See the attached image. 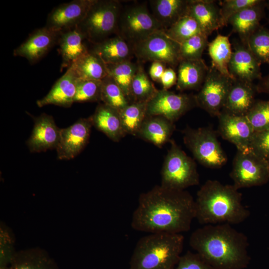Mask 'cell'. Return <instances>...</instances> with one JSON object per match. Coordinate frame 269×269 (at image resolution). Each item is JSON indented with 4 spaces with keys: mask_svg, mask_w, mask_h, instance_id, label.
<instances>
[{
    "mask_svg": "<svg viewBox=\"0 0 269 269\" xmlns=\"http://www.w3.org/2000/svg\"><path fill=\"white\" fill-rule=\"evenodd\" d=\"M194 219L195 200L190 193L159 185L139 195L131 226L149 233L181 234L190 229Z\"/></svg>",
    "mask_w": 269,
    "mask_h": 269,
    "instance_id": "1",
    "label": "cell"
},
{
    "mask_svg": "<svg viewBox=\"0 0 269 269\" xmlns=\"http://www.w3.org/2000/svg\"><path fill=\"white\" fill-rule=\"evenodd\" d=\"M231 225H205L190 236V247L214 269H245L250 263L248 237Z\"/></svg>",
    "mask_w": 269,
    "mask_h": 269,
    "instance_id": "2",
    "label": "cell"
},
{
    "mask_svg": "<svg viewBox=\"0 0 269 269\" xmlns=\"http://www.w3.org/2000/svg\"><path fill=\"white\" fill-rule=\"evenodd\" d=\"M233 184L209 179L197 193L195 219L202 225L239 224L250 212L242 202V194Z\"/></svg>",
    "mask_w": 269,
    "mask_h": 269,
    "instance_id": "3",
    "label": "cell"
},
{
    "mask_svg": "<svg viewBox=\"0 0 269 269\" xmlns=\"http://www.w3.org/2000/svg\"><path fill=\"white\" fill-rule=\"evenodd\" d=\"M184 242L182 234L149 233L137 242L128 269H174Z\"/></svg>",
    "mask_w": 269,
    "mask_h": 269,
    "instance_id": "4",
    "label": "cell"
},
{
    "mask_svg": "<svg viewBox=\"0 0 269 269\" xmlns=\"http://www.w3.org/2000/svg\"><path fill=\"white\" fill-rule=\"evenodd\" d=\"M170 143L161 171L160 185L168 189L184 190L198 185L199 174L194 160L174 140L171 139Z\"/></svg>",
    "mask_w": 269,
    "mask_h": 269,
    "instance_id": "5",
    "label": "cell"
},
{
    "mask_svg": "<svg viewBox=\"0 0 269 269\" xmlns=\"http://www.w3.org/2000/svg\"><path fill=\"white\" fill-rule=\"evenodd\" d=\"M121 3L115 0H94L85 17L78 26L86 39L100 42L117 34Z\"/></svg>",
    "mask_w": 269,
    "mask_h": 269,
    "instance_id": "6",
    "label": "cell"
},
{
    "mask_svg": "<svg viewBox=\"0 0 269 269\" xmlns=\"http://www.w3.org/2000/svg\"><path fill=\"white\" fill-rule=\"evenodd\" d=\"M183 141L194 158L203 166L219 168L227 162V156L210 127L193 129L187 126L183 131Z\"/></svg>",
    "mask_w": 269,
    "mask_h": 269,
    "instance_id": "7",
    "label": "cell"
},
{
    "mask_svg": "<svg viewBox=\"0 0 269 269\" xmlns=\"http://www.w3.org/2000/svg\"><path fill=\"white\" fill-rule=\"evenodd\" d=\"M164 30L145 4L128 6L122 10L119 18L117 35L133 46L152 33Z\"/></svg>",
    "mask_w": 269,
    "mask_h": 269,
    "instance_id": "8",
    "label": "cell"
},
{
    "mask_svg": "<svg viewBox=\"0 0 269 269\" xmlns=\"http://www.w3.org/2000/svg\"><path fill=\"white\" fill-rule=\"evenodd\" d=\"M230 176L238 189L264 185L269 180L267 159L250 148L237 150Z\"/></svg>",
    "mask_w": 269,
    "mask_h": 269,
    "instance_id": "9",
    "label": "cell"
},
{
    "mask_svg": "<svg viewBox=\"0 0 269 269\" xmlns=\"http://www.w3.org/2000/svg\"><path fill=\"white\" fill-rule=\"evenodd\" d=\"M134 54L143 61H160L171 67L178 66L181 61L180 44L173 40L164 30L156 31L133 45Z\"/></svg>",
    "mask_w": 269,
    "mask_h": 269,
    "instance_id": "10",
    "label": "cell"
},
{
    "mask_svg": "<svg viewBox=\"0 0 269 269\" xmlns=\"http://www.w3.org/2000/svg\"><path fill=\"white\" fill-rule=\"evenodd\" d=\"M233 80L211 66L201 88L195 95L197 106L210 116L218 117L223 108Z\"/></svg>",
    "mask_w": 269,
    "mask_h": 269,
    "instance_id": "11",
    "label": "cell"
},
{
    "mask_svg": "<svg viewBox=\"0 0 269 269\" xmlns=\"http://www.w3.org/2000/svg\"><path fill=\"white\" fill-rule=\"evenodd\" d=\"M196 106L195 95L162 89L147 102L146 115L162 116L174 123Z\"/></svg>",
    "mask_w": 269,
    "mask_h": 269,
    "instance_id": "12",
    "label": "cell"
},
{
    "mask_svg": "<svg viewBox=\"0 0 269 269\" xmlns=\"http://www.w3.org/2000/svg\"><path fill=\"white\" fill-rule=\"evenodd\" d=\"M92 126L90 117L80 118L69 127L61 129L56 148L58 159L70 160L80 153L88 143Z\"/></svg>",
    "mask_w": 269,
    "mask_h": 269,
    "instance_id": "13",
    "label": "cell"
},
{
    "mask_svg": "<svg viewBox=\"0 0 269 269\" xmlns=\"http://www.w3.org/2000/svg\"><path fill=\"white\" fill-rule=\"evenodd\" d=\"M94 0H73L55 7L48 15L47 28L63 32L78 26Z\"/></svg>",
    "mask_w": 269,
    "mask_h": 269,
    "instance_id": "14",
    "label": "cell"
},
{
    "mask_svg": "<svg viewBox=\"0 0 269 269\" xmlns=\"http://www.w3.org/2000/svg\"><path fill=\"white\" fill-rule=\"evenodd\" d=\"M217 117L218 133L223 138L234 144L237 150L250 148L255 132L246 116L221 111Z\"/></svg>",
    "mask_w": 269,
    "mask_h": 269,
    "instance_id": "15",
    "label": "cell"
},
{
    "mask_svg": "<svg viewBox=\"0 0 269 269\" xmlns=\"http://www.w3.org/2000/svg\"><path fill=\"white\" fill-rule=\"evenodd\" d=\"M61 32L45 26L36 29L14 50L13 55L25 58L30 63H35L58 44Z\"/></svg>",
    "mask_w": 269,
    "mask_h": 269,
    "instance_id": "16",
    "label": "cell"
},
{
    "mask_svg": "<svg viewBox=\"0 0 269 269\" xmlns=\"http://www.w3.org/2000/svg\"><path fill=\"white\" fill-rule=\"evenodd\" d=\"M61 129L52 116L42 113L34 119L31 134L26 141L31 152H41L56 149L60 137Z\"/></svg>",
    "mask_w": 269,
    "mask_h": 269,
    "instance_id": "17",
    "label": "cell"
},
{
    "mask_svg": "<svg viewBox=\"0 0 269 269\" xmlns=\"http://www.w3.org/2000/svg\"><path fill=\"white\" fill-rule=\"evenodd\" d=\"M230 60L228 69L233 79L253 82L262 78L261 63L247 45L237 43Z\"/></svg>",
    "mask_w": 269,
    "mask_h": 269,
    "instance_id": "18",
    "label": "cell"
},
{
    "mask_svg": "<svg viewBox=\"0 0 269 269\" xmlns=\"http://www.w3.org/2000/svg\"><path fill=\"white\" fill-rule=\"evenodd\" d=\"M257 86L253 82L233 79L222 111L246 116L256 100Z\"/></svg>",
    "mask_w": 269,
    "mask_h": 269,
    "instance_id": "19",
    "label": "cell"
},
{
    "mask_svg": "<svg viewBox=\"0 0 269 269\" xmlns=\"http://www.w3.org/2000/svg\"><path fill=\"white\" fill-rule=\"evenodd\" d=\"M78 80L72 70L68 68L47 95L37 101V106L43 107L54 105L64 108L70 107L74 103Z\"/></svg>",
    "mask_w": 269,
    "mask_h": 269,
    "instance_id": "20",
    "label": "cell"
},
{
    "mask_svg": "<svg viewBox=\"0 0 269 269\" xmlns=\"http://www.w3.org/2000/svg\"><path fill=\"white\" fill-rule=\"evenodd\" d=\"M186 14L196 20L203 33L208 36L224 26L220 7L214 0H188Z\"/></svg>",
    "mask_w": 269,
    "mask_h": 269,
    "instance_id": "21",
    "label": "cell"
},
{
    "mask_svg": "<svg viewBox=\"0 0 269 269\" xmlns=\"http://www.w3.org/2000/svg\"><path fill=\"white\" fill-rule=\"evenodd\" d=\"M85 40L87 39L84 34L78 26L61 32L57 44L62 58L61 71L69 68L78 58L89 51Z\"/></svg>",
    "mask_w": 269,
    "mask_h": 269,
    "instance_id": "22",
    "label": "cell"
},
{
    "mask_svg": "<svg viewBox=\"0 0 269 269\" xmlns=\"http://www.w3.org/2000/svg\"><path fill=\"white\" fill-rule=\"evenodd\" d=\"M90 118L93 126L114 142H119L126 135L120 112L103 103L97 106Z\"/></svg>",
    "mask_w": 269,
    "mask_h": 269,
    "instance_id": "23",
    "label": "cell"
},
{
    "mask_svg": "<svg viewBox=\"0 0 269 269\" xmlns=\"http://www.w3.org/2000/svg\"><path fill=\"white\" fill-rule=\"evenodd\" d=\"M90 51L99 57L105 64L131 60L134 54L132 46L117 35L94 44Z\"/></svg>",
    "mask_w": 269,
    "mask_h": 269,
    "instance_id": "24",
    "label": "cell"
},
{
    "mask_svg": "<svg viewBox=\"0 0 269 269\" xmlns=\"http://www.w3.org/2000/svg\"><path fill=\"white\" fill-rule=\"evenodd\" d=\"M174 123L159 116H146L136 137L150 142L158 147L171 140L174 131Z\"/></svg>",
    "mask_w": 269,
    "mask_h": 269,
    "instance_id": "25",
    "label": "cell"
},
{
    "mask_svg": "<svg viewBox=\"0 0 269 269\" xmlns=\"http://www.w3.org/2000/svg\"><path fill=\"white\" fill-rule=\"evenodd\" d=\"M178 66L176 89L180 91L199 90L209 68L203 60H182Z\"/></svg>",
    "mask_w": 269,
    "mask_h": 269,
    "instance_id": "26",
    "label": "cell"
},
{
    "mask_svg": "<svg viewBox=\"0 0 269 269\" xmlns=\"http://www.w3.org/2000/svg\"><path fill=\"white\" fill-rule=\"evenodd\" d=\"M266 1L244 8L233 15L228 24L232 25L233 31L237 33L242 42L246 45L250 36L260 26L263 17Z\"/></svg>",
    "mask_w": 269,
    "mask_h": 269,
    "instance_id": "27",
    "label": "cell"
},
{
    "mask_svg": "<svg viewBox=\"0 0 269 269\" xmlns=\"http://www.w3.org/2000/svg\"><path fill=\"white\" fill-rule=\"evenodd\" d=\"M6 269H59L46 251L34 248L16 252Z\"/></svg>",
    "mask_w": 269,
    "mask_h": 269,
    "instance_id": "28",
    "label": "cell"
},
{
    "mask_svg": "<svg viewBox=\"0 0 269 269\" xmlns=\"http://www.w3.org/2000/svg\"><path fill=\"white\" fill-rule=\"evenodd\" d=\"M149 3L152 14L165 30L187 13L188 0H152Z\"/></svg>",
    "mask_w": 269,
    "mask_h": 269,
    "instance_id": "29",
    "label": "cell"
},
{
    "mask_svg": "<svg viewBox=\"0 0 269 269\" xmlns=\"http://www.w3.org/2000/svg\"><path fill=\"white\" fill-rule=\"evenodd\" d=\"M69 68L80 79L102 80L108 76L106 64L90 51L78 58Z\"/></svg>",
    "mask_w": 269,
    "mask_h": 269,
    "instance_id": "30",
    "label": "cell"
},
{
    "mask_svg": "<svg viewBox=\"0 0 269 269\" xmlns=\"http://www.w3.org/2000/svg\"><path fill=\"white\" fill-rule=\"evenodd\" d=\"M208 47L209 55L212 60L211 66L222 74L233 79L228 69L233 52L229 37L218 34L208 43Z\"/></svg>",
    "mask_w": 269,
    "mask_h": 269,
    "instance_id": "31",
    "label": "cell"
},
{
    "mask_svg": "<svg viewBox=\"0 0 269 269\" xmlns=\"http://www.w3.org/2000/svg\"><path fill=\"white\" fill-rule=\"evenodd\" d=\"M147 102H133L120 112L125 134L136 136L146 118Z\"/></svg>",
    "mask_w": 269,
    "mask_h": 269,
    "instance_id": "32",
    "label": "cell"
},
{
    "mask_svg": "<svg viewBox=\"0 0 269 269\" xmlns=\"http://www.w3.org/2000/svg\"><path fill=\"white\" fill-rule=\"evenodd\" d=\"M108 75L113 78L123 91L129 100L132 102L131 87L138 64L131 60L114 64H106Z\"/></svg>",
    "mask_w": 269,
    "mask_h": 269,
    "instance_id": "33",
    "label": "cell"
},
{
    "mask_svg": "<svg viewBox=\"0 0 269 269\" xmlns=\"http://www.w3.org/2000/svg\"><path fill=\"white\" fill-rule=\"evenodd\" d=\"M101 101L120 112L132 103L112 77L102 80Z\"/></svg>",
    "mask_w": 269,
    "mask_h": 269,
    "instance_id": "34",
    "label": "cell"
},
{
    "mask_svg": "<svg viewBox=\"0 0 269 269\" xmlns=\"http://www.w3.org/2000/svg\"><path fill=\"white\" fill-rule=\"evenodd\" d=\"M157 91L145 72L142 65H138L131 87L132 102H147Z\"/></svg>",
    "mask_w": 269,
    "mask_h": 269,
    "instance_id": "35",
    "label": "cell"
},
{
    "mask_svg": "<svg viewBox=\"0 0 269 269\" xmlns=\"http://www.w3.org/2000/svg\"><path fill=\"white\" fill-rule=\"evenodd\" d=\"M164 31L169 37L179 44L196 34L203 33L196 20L187 14Z\"/></svg>",
    "mask_w": 269,
    "mask_h": 269,
    "instance_id": "36",
    "label": "cell"
},
{
    "mask_svg": "<svg viewBox=\"0 0 269 269\" xmlns=\"http://www.w3.org/2000/svg\"><path fill=\"white\" fill-rule=\"evenodd\" d=\"M246 45L261 64H269V29L260 25L250 36Z\"/></svg>",
    "mask_w": 269,
    "mask_h": 269,
    "instance_id": "37",
    "label": "cell"
},
{
    "mask_svg": "<svg viewBox=\"0 0 269 269\" xmlns=\"http://www.w3.org/2000/svg\"><path fill=\"white\" fill-rule=\"evenodd\" d=\"M208 36L202 33L196 34L180 44L181 60L202 59L204 50L208 45Z\"/></svg>",
    "mask_w": 269,
    "mask_h": 269,
    "instance_id": "38",
    "label": "cell"
},
{
    "mask_svg": "<svg viewBox=\"0 0 269 269\" xmlns=\"http://www.w3.org/2000/svg\"><path fill=\"white\" fill-rule=\"evenodd\" d=\"M102 80L78 79L74 103L101 101Z\"/></svg>",
    "mask_w": 269,
    "mask_h": 269,
    "instance_id": "39",
    "label": "cell"
},
{
    "mask_svg": "<svg viewBox=\"0 0 269 269\" xmlns=\"http://www.w3.org/2000/svg\"><path fill=\"white\" fill-rule=\"evenodd\" d=\"M246 117L255 133L269 128V100L256 101Z\"/></svg>",
    "mask_w": 269,
    "mask_h": 269,
    "instance_id": "40",
    "label": "cell"
},
{
    "mask_svg": "<svg viewBox=\"0 0 269 269\" xmlns=\"http://www.w3.org/2000/svg\"><path fill=\"white\" fill-rule=\"evenodd\" d=\"M14 239L10 229L0 223V269H6L11 262L16 251Z\"/></svg>",
    "mask_w": 269,
    "mask_h": 269,
    "instance_id": "41",
    "label": "cell"
},
{
    "mask_svg": "<svg viewBox=\"0 0 269 269\" xmlns=\"http://www.w3.org/2000/svg\"><path fill=\"white\" fill-rule=\"evenodd\" d=\"M262 0H225L221 2L220 12L224 26L234 14L247 7L262 3Z\"/></svg>",
    "mask_w": 269,
    "mask_h": 269,
    "instance_id": "42",
    "label": "cell"
},
{
    "mask_svg": "<svg viewBox=\"0 0 269 269\" xmlns=\"http://www.w3.org/2000/svg\"><path fill=\"white\" fill-rule=\"evenodd\" d=\"M174 269H214L196 253L190 251L181 255Z\"/></svg>",
    "mask_w": 269,
    "mask_h": 269,
    "instance_id": "43",
    "label": "cell"
},
{
    "mask_svg": "<svg viewBox=\"0 0 269 269\" xmlns=\"http://www.w3.org/2000/svg\"><path fill=\"white\" fill-rule=\"evenodd\" d=\"M250 149L261 157L269 158V128L254 133Z\"/></svg>",
    "mask_w": 269,
    "mask_h": 269,
    "instance_id": "44",
    "label": "cell"
},
{
    "mask_svg": "<svg viewBox=\"0 0 269 269\" xmlns=\"http://www.w3.org/2000/svg\"><path fill=\"white\" fill-rule=\"evenodd\" d=\"M177 80V75L176 72L172 67H170L165 69L159 82L162 84L163 89L168 90L176 84Z\"/></svg>",
    "mask_w": 269,
    "mask_h": 269,
    "instance_id": "45",
    "label": "cell"
},
{
    "mask_svg": "<svg viewBox=\"0 0 269 269\" xmlns=\"http://www.w3.org/2000/svg\"><path fill=\"white\" fill-rule=\"evenodd\" d=\"M166 65L165 63L160 61L152 62L149 68V74L153 81L160 82L161 77L166 69Z\"/></svg>",
    "mask_w": 269,
    "mask_h": 269,
    "instance_id": "46",
    "label": "cell"
},
{
    "mask_svg": "<svg viewBox=\"0 0 269 269\" xmlns=\"http://www.w3.org/2000/svg\"><path fill=\"white\" fill-rule=\"evenodd\" d=\"M257 86V91L269 94V74L259 80Z\"/></svg>",
    "mask_w": 269,
    "mask_h": 269,
    "instance_id": "47",
    "label": "cell"
},
{
    "mask_svg": "<svg viewBox=\"0 0 269 269\" xmlns=\"http://www.w3.org/2000/svg\"><path fill=\"white\" fill-rule=\"evenodd\" d=\"M267 161L268 170H269V158L267 159Z\"/></svg>",
    "mask_w": 269,
    "mask_h": 269,
    "instance_id": "48",
    "label": "cell"
}]
</instances>
